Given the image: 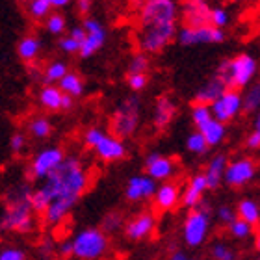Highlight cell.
Returning <instances> with one entry per match:
<instances>
[{"label": "cell", "mask_w": 260, "mask_h": 260, "mask_svg": "<svg viewBox=\"0 0 260 260\" xmlns=\"http://www.w3.org/2000/svg\"><path fill=\"white\" fill-rule=\"evenodd\" d=\"M89 186V173L75 156H65L47 177L39 190L30 193L34 212L45 216L47 223H60Z\"/></svg>", "instance_id": "1"}, {"label": "cell", "mask_w": 260, "mask_h": 260, "mask_svg": "<svg viewBox=\"0 0 260 260\" xmlns=\"http://www.w3.org/2000/svg\"><path fill=\"white\" fill-rule=\"evenodd\" d=\"M30 193L32 190L28 186L17 188L11 197L8 199L4 216L0 219L2 231H13V233L26 234L34 229V216L32 205H30Z\"/></svg>", "instance_id": "2"}, {"label": "cell", "mask_w": 260, "mask_h": 260, "mask_svg": "<svg viewBox=\"0 0 260 260\" xmlns=\"http://www.w3.org/2000/svg\"><path fill=\"white\" fill-rule=\"evenodd\" d=\"M216 75L225 82L227 87L242 91L255 82L256 75H258V61L255 56L242 52V54H236L229 60H223L217 67Z\"/></svg>", "instance_id": "3"}, {"label": "cell", "mask_w": 260, "mask_h": 260, "mask_svg": "<svg viewBox=\"0 0 260 260\" xmlns=\"http://www.w3.org/2000/svg\"><path fill=\"white\" fill-rule=\"evenodd\" d=\"M138 19L140 28L179 24V0H141Z\"/></svg>", "instance_id": "4"}, {"label": "cell", "mask_w": 260, "mask_h": 260, "mask_svg": "<svg viewBox=\"0 0 260 260\" xmlns=\"http://www.w3.org/2000/svg\"><path fill=\"white\" fill-rule=\"evenodd\" d=\"M141 119V101L138 95H130L117 106L112 117V134L126 140L136 134Z\"/></svg>", "instance_id": "5"}, {"label": "cell", "mask_w": 260, "mask_h": 260, "mask_svg": "<svg viewBox=\"0 0 260 260\" xmlns=\"http://www.w3.org/2000/svg\"><path fill=\"white\" fill-rule=\"evenodd\" d=\"M73 244V255L80 260H97L108 251V236L103 229H84L76 234Z\"/></svg>", "instance_id": "6"}, {"label": "cell", "mask_w": 260, "mask_h": 260, "mask_svg": "<svg viewBox=\"0 0 260 260\" xmlns=\"http://www.w3.org/2000/svg\"><path fill=\"white\" fill-rule=\"evenodd\" d=\"M179 24H168V26L140 28L138 34V47L147 54H160L166 47L173 43L177 38Z\"/></svg>", "instance_id": "7"}, {"label": "cell", "mask_w": 260, "mask_h": 260, "mask_svg": "<svg viewBox=\"0 0 260 260\" xmlns=\"http://www.w3.org/2000/svg\"><path fill=\"white\" fill-rule=\"evenodd\" d=\"M82 28H84L86 36L82 39L80 49H78V56L87 60V58H91V56H95L97 52L103 50V47L108 41V32H106V26H104L103 22L99 21V19H95L93 15L84 17Z\"/></svg>", "instance_id": "8"}, {"label": "cell", "mask_w": 260, "mask_h": 260, "mask_svg": "<svg viewBox=\"0 0 260 260\" xmlns=\"http://www.w3.org/2000/svg\"><path fill=\"white\" fill-rule=\"evenodd\" d=\"M227 34L221 28L212 24L203 26H182L177 30V41L182 47H195V45H219L225 41Z\"/></svg>", "instance_id": "9"}, {"label": "cell", "mask_w": 260, "mask_h": 260, "mask_svg": "<svg viewBox=\"0 0 260 260\" xmlns=\"http://www.w3.org/2000/svg\"><path fill=\"white\" fill-rule=\"evenodd\" d=\"M208 106H210L212 117L227 125V123H231V121L236 119V117L242 114V91H240V89H231V87H227V89H225L216 101H212Z\"/></svg>", "instance_id": "10"}, {"label": "cell", "mask_w": 260, "mask_h": 260, "mask_svg": "<svg viewBox=\"0 0 260 260\" xmlns=\"http://www.w3.org/2000/svg\"><path fill=\"white\" fill-rule=\"evenodd\" d=\"M256 177V162L249 156L236 158L233 162H227L223 179L231 188H244Z\"/></svg>", "instance_id": "11"}, {"label": "cell", "mask_w": 260, "mask_h": 260, "mask_svg": "<svg viewBox=\"0 0 260 260\" xmlns=\"http://www.w3.org/2000/svg\"><path fill=\"white\" fill-rule=\"evenodd\" d=\"M208 227H210L208 212L195 206L184 221V242L190 247H199L208 236Z\"/></svg>", "instance_id": "12"}, {"label": "cell", "mask_w": 260, "mask_h": 260, "mask_svg": "<svg viewBox=\"0 0 260 260\" xmlns=\"http://www.w3.org/2000/svg\"><path fill=\"white\" fill-rule=\"evenodd\" d=\"M212 6L208 0H182L179 4V19L184 26H203L208 24Z\"/></svg>", "instance_id": "13"}, {"label": "cell", "mask_w": 260, "mask_h": 260, "mask_svg": "<svg viewBox=\"0 0 260 260\" xmlns=\"http://www.w3.org/2000/svg\"><path fill=\"white\" fill-rule=\"evenodd\" d=\"M63 158L65 152L61 147H47L43 151H39L30 164V177L32 179H45Z\"/></svg>", "instance_id": "14"}, {"label": "cell", "mask_w": 260, "mask_h": 260, "mask_svg": "<svg viewBox=\"0 0 260 260\" xmlns=\"http://www.w3.org/2000/svg\"><path fill=\"white\" fill-rule=\"evenodd\" d=\"M93 151L97 152V156L104 162H119L126 156L125 141L114 134H108V132H104L103 138L93 145Z\"/></svg>", "instance_id": "15"}, {"label": "cell", "mask_w": 260, "mask_h": 260, "mask_svg": "<svg viewBox=\"0 0 260 260\" xmlns=\"http://www.w3.org/2000/svg\"><path fill=\"white\" fill-rule=\"evenodd\" d=\"M147 175L154 180H168L171 179L177 171V164L173 158L164 156L160 152H151L145 160Z\"/></svg>", "instance_id": "16"}, {"label": "cell", "mask_w": 260, "mask_h": 260, "mask_svg": "<svg viewBox=\"0 0 260 260\" xmlns=\"http://www.w3.org/2000/svg\"><path fill=\"white\" fill-rule=\"evenodd\" d=\"M154 190H156V180L151 179L149 175H136L128 180L126 184L125 195L128 201H143L149 199L154 195Z\"/></svg>", "instance_id": "17"}, {"label": "cell", "mask_w": 260, "mask_h": 260, "mask_svg": "<svg viewBox=\"0 0 260 260\" xmlns=\"http://www.w3.org/2000/svg\"><path fill=\"white\" fill-rule=\"evenodd\" d=\"M154 216L151 212H143L140 216L132 217L125 225V234L128 240H145L154 231Z\"/></svg>", "instance_id": "18"}, {"label": "cell", "mask_w": 260, "mask_h": 260, "mask_svg": "<svg viewBox=\"0 0 260 260\" xmlns=\"http://www.w3.org/2000/svg\"><path fill=\"white\" fill-rule=\"evenodd\" d=\"M179 184L175 182H164L160 188L154 190V206H156L160 212H168L173 210L175 206L179 205Z\"/></svg>", "instance_id": "19"}, {"label": "cell", "mask_w": 260, "mask_h": 260, "mask_svg": "<svg viewBox=\"0 0 260 260\" xmlns=\"http://www.w3.org/2000/svg\"><path fill=\"white\" fill-rule=\"evenodd\" d=\"M175 114H177V104L173 103V99L168 97V95H162V97L156 99V104H154L152 123H154L156 128L162 130L173 121Z\"/></svg>", "instance_id": "20"}, {"label": "cell", "mask_w": 260, "mask_h": 260, "mask_svg": "<svg viewBox=\"0 0 260 260\" xmlns=\"http://www.w3.org/2000/svg\"><path fill=\"white\" fill-rule=\"evenodd\" d=\"M43 52V41L41 38L34 36V34H28L17 43V56L21 58L24 63H34L38 61V58Z\"/></svg>", "instance_id": "21"}, {"label": "cell", "mask_w": 260, "mask_h": 260, "mask_svg": "<svg viewBox=\"0 0 260 260\" xmlns=\"http://www.w3.org/2000/svg\"><path fill=\"white\" fill-rule=\"evenodd\" d=\"M227 162H229V158L225 156V154H214V156L210 158V162H208V166H206V171L203 173L206 179L208 190H216V188H219Z\"/></svg>", "instance_id": "22"}, {"label": "cell", "mask_w": 260, "mask_h": 260, "mask_svg": "<svg viewBox=\"0 0 260 260\" xmlns=\"http://www.w3.org/2000/svg\"><path fill=\"white\" fill-rule=\"evenodd\" d=\"M61 99H63V91L58 87V84H43V87L39 89L38 101L41 108H45L47 112H60Z\"/></svg>", "instance_id": "23"}, {"label": "cell", "mask_w": 260, "mask_h": 260, "mask_svg": "<svg viewBox=\"0 0 260 260\" xmlns=\"http://www.w3.org/2000/svg\"><path fill=\"white\" fill-rule=\"evenodd\" d=\"M197 130L203 134V138H205V141L208 143V147H216V145H219V143H223L225 136H227V125L221 123V121L214 119V117L206 121L205 125H201Z\"/></svg>", "instance_id": "24"}, {"label": "cell", "mask_w": 260, "mask_h": 260, "mask_svg": "<svg viewBox=\"0 0 260 260\" xmlns=\"http://www.w3.org/2000/svg\"><path fill=\"white\" fill-rule=\"evenodd\" d=\"M208 190V186H206V179L205 175L199 173L195 175L193 179L190 180V184L186 188V191L182 193V205L188 206V208H195L197 203L203 199V193Z\"/></svg>", "instance_id": "25"}, {"label": "cell", "mask_w": 260, "mask_h": 260, "mask_svg": "<svg viewBox=\"0 0 260 260\" xmlns=\"http://www.w3.org/2000/svg\"><path fill=\"white\" fill-rule=\"evenodd\" d=\"M227 89L225 86V82L219 78L217 75H214L210 80L206 82L205 86L201 87L199 91L195 93V103H201V104H210L212 101H216L223 91Z\"/></svg>", "instance_id": "26"}, {"label": "cell", "mask_w": 260, "mask_h": 260, "mask_svg": "<svg viewBox=\"0 0 260 260\" xmlns=\"http://www.w3.org/2000/svg\"><path fill=\"white\" fill-rule=\"evenodd\" d=\"M58 87H60L63 93L71 95L73 99L82 97V95H84V91H86L84 78H82L78 73H75V71H71V69L60 78V82H58Z\"/></svg>", "instance_id": "27"}, {"label": "cell", "mask_w": 260, "mask_h": 260, "mask_svg": "<svg viewBox=\"0 0 260 260\" xmlns=\"http://www.w3.org/2000/svg\"><path fill=\"white\" fill-rule=\"evenodd\" d=\"M67 71H69V63L65 60H52L41 71V82L43 84H58Z\"/></svg>", "instance_id": "28"}, {"label": "cell", "mask_w": 260, "mask_h": 260, "mask_svg": "<svg viewBox=\"0 0 260 260\" xmlns=\"http://www.w3.org/2000/svg\"><path fill=\"white\" fill-rule=\"evenodd\" d=\"M260 108V86L258 82L249 84L245 87V93H242V112L256 114Z\"/></svg>", "instance_id": "29"}, {"label": "cell", "mask_w": 260, "mask_h": 260, "mask_svg": "<svg viewBox=\"0 0 260 260\" xmlns=\"http://www.w3.org/2000/svg\"><path fill=\"white\" fill-rule=\"evenodd\" d=\"M45 21V30L50 34V36H63L67 32V19L61 15V11H50L49 15L43 19Z\"/></svg>", "instance_id": "30"}, {"label": "cell", "mask_w": 260, "mask_h": 260, "mask_svg": "<svg viewBox=\"0 0 260 260\" xmlns=\"http://www.w3.org/2000/svg\"><path fill=\"white\" fill-rule=\"evenodd\" d=\"M238 217L240 219H244L247 221L249 225H256L258 223V217H260V212H258V205H256L255 201L251 199H244L238 203Z\"/></svg>", "instance_id": "31"}, {"label": "cell", "mask_w": 260, "mask_h": 260, "mask_svg": "<svg viewBox=\"0 0 260 260\" xmlns=\"http://www.w3.org/2000/svg\"><path fill=\"white\" fill-rule=\"evenodd\" d=\"M28 132H30L36 140H45V138H49L50 132H52V123H50L47 117H34V119L28 123Z\"/></svg>", "instance_id": "32"}, {"label": "cell", "mask_w": 260, "mask_h": 260, "mask_svg": "<svg viewBox=\"0 0 260 260\" xmlns=\"http://www.w3.org/2000/svg\"><path fill=\"white\" fill-rule=\"evenodd\" d=\"M151 54H147L143 50H138L136 54H132L128 61V73H149L151 71Z\"/></svg>", "instance_id": "33"}, {"label": "cell", "mask_w": 260, "mask_h": 260, "mask_svg": "<svg viewBox=\"0 0 260 260\" xmlns=\"http://www.w3.org/2000/svg\"><path fill=\"white\" fill-rule=\"evenodd\" d=\"M231 19H233V17H231V11H229L225 6H217V8H212V10H210V19H208V24L225 30V28L231 24Z\"/></svg>", "instance_id": "34"}, {"label": "cell", "mask_w": 260, "mask_h": 260, "mask_svg": "<svg viewBox=\"0 0 260 260\" xmlns=\"http://www.w3.org/2000/svg\"><path fill=\"white\" fill-rule=\"evenodd\" d=\"M26 4H28V15L32 17L34 21H43L45 17L52 11L49 0H30Z\"/></svg>", "instance_id": "35"}, {"label": "cell", "mask_w": 260, "mask_h": 260, "mask_svg": "<svg viewBox=\"0 0 260 260\" xmlns=\"http://www.w3.org/2000/svg\"><path fill=\"white\" fill-rule=\"evenodd\" d=\"M186 147H188V151H190L191 154H199V156L201 154H205V152H208V149H210L199 130H195V132H191V134L188 136Z\"/></svg>", "instance_id": "36"}, {"label": "cell", "mask_w": 260, "mask_h": 260, "mask_svg": "<svg viewBox=\"0 0 260 260\" xmlns=\"http://www.w3.org/2000/svg\"><path fill=\"white\" fill-rule=\"evenodd\" d=\"M229 231H231V234H233L234 238H247V236H251V233H253V225H249L247 221H244V219H240V217H234L233 221L229 223Z\"/></svg>", "instance_id": "37"}, {"label": "cell", "mask_w": 260, "mask_h": 260, "mask_svg": "<svg viewBox=\"0 0 260 260\" xmlns=\"http://www.w3.org/2000/svg\"><path fill=\"white\" fill-rule=\"evenodd\" d=\"M208 119H212L210 106H208V104L195 103L193 108H191V121H193V125L197 126V128H199V126L205 125V123Z\"/></svg>", "instance_id": "38"}, {"label": "cell", "mask_w": 260, "mask_h": 260, "mask_svg": "<svg viewBox=\"0 0 260 260\" xmlns=\"http://www.w3.org/2000/svg\"><path fill=\"white\" fill-rule=\"evenodd\" d=\"M126 82H128V87L132 91L140 93L149 86V73H128Z\"/></svg>", "instance_id": "39"}, {"label": "cell", "mask_w": 260, "mask_h": 260, "mask_svg": "<svg viewBox=\"0 0 260 260\" xmlns=\"http://www.w3.org/2000/svg\"><path fill=\"white\" fill-rule=\"evenodd\" d=\"M58 49H60V52H63V54H67V56H75V54H78L80 43H78L73 36L63 34V36H60V39H58Z\"/></svg>", "instance_id": "40"}, {"label": "cell", "mask_w": 260, "mask_h": 260, "mask_svg": "<svg viewBox=\"0 0 260 260\" xmlns=\"http://www.w3.org/2000/svg\"><path fill=\"white\" fill-rule=\"evenodd\" d=\"M234 251L225 244L212 245V258L214 260H234Z\"/></svg>", "instance_id": "41"}, {"label": "cell", "mask_w": 260, "mask_h": 260, "mask_svg": "<svg viewBox=\"0 0 260 260\" xmlns=\"http://www.w3.org/2000/svg\"><path fill=\"white\" fill-rule=\"evenodd\" d=\"M119 229H121L119 214H108V216L104 217V223H103L104 233H115V231H119Z\"/></svg>", "instance_id": "42"}, {"label": "cell", "mask_w": 260, "mask_h": 260, "mask_svg": "<svg viewBox=\"0 0 260 260\" xmlns=\"http://www.w3.org/2000/svg\"><path fill=\"white\" fill-rule=\"evenodd\" d=\"M0 260H26V255L19 247H6L0 251Z\"/></svg>", "instance_id": "43"}, {"label": "cell", "mask_w": 260, "mask_h": 260, "mask_svg": "<svg viewBox=\"0 0 260 260\" xmlns=\"http://www.w3.org/2000/svg\"><path fill=\"white\" fill-rule=\"evenodd\" d=\"M10 147H11V152H21L24 147H26V136L21 134V132H17V134L11 136L10 140Z\"/></svg>", "instance_id": "44"}, {"label": "cell", "mask_w": 260, "mask_h": 260, "mask_svg": "<svg viewBox=\"0 0 260 260\" xmlns=\"http://www.w3.org/2000/svg\"><path fill=\"white\" fill-rule=\"evenodd\" d=\"M93 6H95V0H76V10L82 17L91 15Z\"/></svg>", "instance_id": "45"}, {"label": "cell", "mask_w": 260, "mask_h": 260, "mask_svg": "<svg viewBox=\"0 0 260 260\" xmlns=\"http://www.w3.org/2000/svg\"><path fill=\"white\" fill-rule=\"evenodd\" d=\"M245 145H247V149H251V151H256L260 147V128H253V132H251L249 136H247V140H245Z\"/></svg>", "instance_id": "46"}, {"label": "cell", "mask_w": 260, "mask_h": 260, "mask_svg": "<svg viewBox=\"0 0 260 260\" xmlns=\"http://www.w3.org/2000/svg\"><path fill=\"white\" fill-rule=\"evenodd\" d=\"M217 217H219L223 223H227V225H229V223H231L234 217H236V214H234V212L231 210L229 206H221V208L217 210Z\"/></svg>", "instance_id": "47"}, {"label": "cell", "mask_w": 260, "mask_h": 260, "mask_svg": "<svg viewBox=\"0 0 260 260\" xmlns=\"http://www.w3.org/2000/svg\"><path fill=\"white\" fill-rule=\"evenodd\" d=\"M71 2H73V0H49L50 8L54 11H61V10H65V8H69Z\"/></svg>", "instance_id": "48"}, {"label": "cell", "mask_w": 260, "mask_h": 260, "mask_svg": "<svg viewBox=\"0 0 260 260\" xmlns=\"http://www.w3.org/2000/svg\"><path fill=\"white\" fill-rule=\"evenodd\" d=\"M75 101H76V99H73L71 95L63 93V99H61V110H63V112H69V110H73V108H75Z\"/></svg>", "instance_id": "49"}, {"label": "cell", "mask_w": 260, "mask_h": 260, "mask_svg": "<svg viewBox=\"0 0 260 260\" xmlns=\"http://www.w3.org/2000/svg\"><path fill=\"white\" fill-rule=\"evenodd\" d=\"M60 253L63 256L73 255V244H71V242H63V244H61V247H60Z\"/></svg>", "instance_id": "50"}, {"label": "cell", "mask_w": 260, "mask_h": 260, "mask_svg": "<svg viewBox=\"0 0 260 260\" xmlns=\"http://www.w3.org/2000/svg\"><path fill=\"white\" fill-rule=\"evenodd\" d=\"M169 260H188V256H186V253H182V251H175Z\"/></svg>", "instance_id": "51"}, {"label": "cell", "mask_w": 260, "mask_h": 260, "mask_svg": "<svg viewBox=\"0 0 260 260\" xmlns=\"http://www.w3.org/2000/svg\"><path fill=\"white\" fill-rule=\"evenodd\" d=\"M229 2L234 6H247V4H251L253 0H229Z\"/></svg>", "instance_id": "52"}, {"label": "cell", "mask_w": 260, "mask_h": 260, "mask_svg": "<svg viewBox=\"0 0 260 260\" xmlns=\"http://www.w3.org/2000/svg\"><path fill=\"white\" fill-rule=\"evenodd\" d=\"M17 2H30V0H17Z\"/></svg>", "instance_id": "53"}]
</instances>
